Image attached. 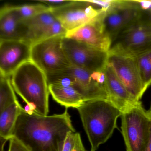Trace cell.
<instances>
[{"label": "cell", "instance_id": "obj_1", "mask_svg": "<svg viewBox=\"0 0 151 151\" xmlns=\"http://www.w3.org/2000/svg\"><path fill=\"white\" fill-rule=\"evenodd\" d=\"M76 132L67 109L62 114L42 116L22 110L12 134L29 151H62L67 134Z\"/></svg>", "mask_w": 151, "mask_h": 151}, {"label": "cell", "instance_id": "obj_2", "mask_svg": "<svg viewBox=\"0 0 151 151\" xmlns=\"http://www.w3.org/2000/svg\"><path fill=\"white\" fill-rule=\"evenodd\" d=\"M16 94L25 103L26 111L48 114L50 92L46 74L31 60L22 64L10 78Z\"/></svg>", "mask_w": 151, "mask_h": 151}, {"label": "cell", "instance_id": "obj_3", "mask_svg": "<svg viewBox=\"0 0 151 151\" xmlns=\"http://www.w3.org/2000/svg\"><path fill=\"white\" fill-rule=\"evenodd\" d=\"M76 109L90 143L91 151H96L112 136L117 128V120L122 113L104 99L86 101Z\"/></svg>", "mask_w": 151, "mask_h": 151}, {"label": "cell", "instance_id": "obj_4", "mask_svg": "<svg viewBox=\"0 0 151 151\" xmlns=\"http://www.w3.org/2000/svg\"><path fill=\"white\" fill-rule=\"evenodd\" d=\"M65 36H54L31 46V61L47 76L64 73L72 67L62 45Z\"/></svg>", "mask_w": 151, "mask_h": 151}, {"label": "cell", "instance_id": "obj_5", "mask_svg": "<svg viewBox=\"0 0 151 151\" xmlns=\"http://www.w3.org/2000/svg\"><path fill=\"white\" fill-rule=\"evenodd\" d=\"M121 129L127 151H144L150 137L151 113L142 103L122 113Z\"/></svg>", "mask_w": 151, "mask_h": 151}, {"label": "cell", "instance_id": "obj_6", "mask_svg": "<svg viewBox=\"0 0 151 151\" xmlns=\"http://www.w3.org/2000/svg\"><path fill=\"white\" fill-rule=\"evenodd\" d=\"M151 51V21L142 15L139 20L122 31L112 43L108 52L137 58Z\"/></svg>", "mask_w": 151, "mask_h": 151}, {"label": "cell", "instance_id": "obj_7", "mask_svg": "<svg viewBox=\"0 0 151 151\" xmlns=\"http://www.w3.org/2000/svg\"><path fill=\"white\" fill-rule=\"evenodd\" d=\"M142 13L139 1L113 0L102 19L104 29L112 43L122 31L139 20Z\"/></svg>", "mask_w": 151, "mask_h": 151}, {"label": "cell", "instance_id": "obj_8", "mask_svg": "<svg viewBox=\"0 0 151 151\" xmlns=\"http://www.w3.org/2000/svg\"><path fill=\"white\" fill-rule=\"evenodd\" d=\"M64 51L72 66L89 72H102L107 64L108 52L65 36L62 40Z\"/></svg>", "mask_w": 151, "mask_h": 151}, {"label": "cell", "instance_id": "obj_9", "mask_svg": "<svg viewBox=\"0 0 151 151\" xmlns=\"http://www.w3.org/2000/svg\"><path fill=\"white\" fill-rule=\"evenodd\" d=\"M107 64L128 91L137 101L140 102L145 91L136 58L117 52H108Z\"/></svg>", "mask_w": 151, "mask_h": 151}, {"label": "cell", "instance_id": "obj_10", "mask_svg": "<svg viewBox=\"0 0 151 151\" xmlns=\"http://www.w3.org/2000/svg\"><path fill=\"white\" fill-rule=\"evenodd\" d=\"M50 11L67 32L95 20L104 12L95 9L86 0H72L64 6L50 9Z\"/></svg>", "mask_w": 151, "mask_h": 151}, {"label": "cell", "instance_id": "obj_11", "mask_svg": "<svg viewBox=\"0 0 151 151\" xmlns=\"http://www.w3.org/2000/svg\"><path fill=\"white\" fill-rule=\"evenodd\" d=\"M72 76L84 101L97 99L107 100L104 72H92L72 66L67 71Z\"/></svg>", "mask_w": 151, "mask_h": 151}, {"label": "cell", "instance_id": "obj_12", "mask_svg": "<svg viewBox=\"0 0 151 151\" xmlns=\"http://www.w3.org/2000/svg\"><path fill=\"white\" fill-rule=\"evenodd\" d=\"M31 46L24 41L0 42V72L4 76L11 78L22 64L31 60Z\"/></svg>", "mask_w": 151, "mask_h": 151}, {"label": "cell", "instance_id": "obj_13", "mask_svg": "<svg viewBox=\"0 0 151 151\" xmlns=\"http://www.w3.org/2000/svg\"><path fill=\"white\" fill-rule=\"evenodd\" d=\"M47 78L50 94L62 106L66 109L70 107L76 109L85 102L76 86L73 78L67 72L48 76Z\"/></svg>", "mask_w": 151, "mask_h": 151}, {"label": "cell", "instance_id": "obj_14", "mask_svg": "<svg viewBox=\"0 0 151 151\" xmlns=\"http://www.w3.org/2000/svg\"><path fill=\"white\" fill-rule=\"evenodd\" d=\"M105 12L95 20L68 31L65 37L108 52L111 45L112 40L106 33L102 23V19Z\"/></svg>", "mask_w": 151, "mask_h": 151}, {"label": "cell", "instance_id": "obj_15", "mask_svg": "<svg viewBox=\"0 0 151 151\" xmlns=\"http://www.w3.org/2000/svg\"><path fill=\"white\" fill-rule=\"evenodd\" d=\"M104 72L107 101L114 105L122 113L127 111L141 102L137 101L128 91L108 64Z\"/></svg>", "mask_w": 151, "mask_h": 151}, {"label": "cell", "instance_id": "obj_16", "mask_svg": "<svg viewBox=\"0 0 151 151\" xmlns=\"http://www.w3.org/2000/svg\"><path fill=\"white\" fill-rule=\"evenodd\" d=\"M27 26L19 17L17 6L6 5L0 9V42H27Z\"/></svg>", "mask_w": 151, "mask_h": 151}, {"label": "cell", "instance_id": "obj_17", "mask_svg": "<svg viewBox=\"0 0 151 151\" xmlns=\"http://www.w3.org/2000/svg\"><path fill=\"white\" fill-rule=\"evenodd\" d=\"M56 20L50 10L24 21L28 32L27 42L31 45L37 42L45 28Z\"/></svg>", "mask_w": 151, "mask_h": 151}, {"label": "cell", "instance_id": "obj_18", "mask_svg": "<svg viewBox=\"0 0 151 151\" xmlns=\"http://www.w3.org/2000/svg\"><path fill=\"white\" fill-rule=\"evenodd\" d=\"M23 109L18 101L0 114V138L9 141L12 137L16 122Z\"/></svg>", "mask_w": 151, "mask_h": 151}, {"label": "cell", "instance_id": "obj_19", "mask_svg": "<svg viewBox=\"0 0 151 151\" xmlns=\"http://www.w3.org/2000/svg\"><path fill=\"white\" fill-rule=\"evenodd\" d=\"M18 101L12 85L10 78H0V114L10 105Z\"/></svg>", "mask_w": 151, "mask_h": 151}, {"label": "cell", "instance_id": "obj_20", "mask_svg": "<svg viewBox=\"0 0 151 151\" xmlns=\"http://www.w3.org/2000/svg\"><path fill=\"white\" fill-rule=\"evenodd\" d=\"M142 83L145 91L151 85V51L137 58Z\"/></svg>", "mask_w": 151, "mask_h": 151}, {"label": "cell", "instance_id": "obj_21", "mask_svg": "<svg viewBox=\"0 0 151 151\" xmlns=\"http://www.w3.org/2000/svg\"><path fill=\"white\" fill-rule=\"evenodd\" d=\"M16 6L19 17L23 21L50 10L47 5L41 3Z\"/></svg>", "mask_w": 151, "mask_h": 151}, {"label": "cell", "instance_id": "obj_22", "mask_svg": "<svg viewBox=\"0 0 151 151\" xmlns=\"http://www.w3.org/2000/svg\"><path fill=\"white\" fill-rule=\"evenodd\" d=\"M85 150L80 134L69 132L66 136L62 151H76Z\"/></svg>", "mask_w": 151, "mask_h": 151}, {"label": "cell", "instance_id": "obj_23", "mask_svg": "<svg viewBox=\"0 0 151 151\" xmlns=\"http://www.w3.org/2000/svg\"><path fill=\"white\" fill-rule=\"evenodd\" d=\"M87 2L95 9L106 12L111 5L113 0H86Z\"/></svg>", "mask_w": 151, "mask_h": 151}, {"label": "cell", "instance_id": "obj_24", "mask_svg": "<svg viewBox=\"0 0 151 151\" xmlns=\"http://www.w3.org/2000/svg\"><path fill=\"white\" fill-rule=\"evenodd\" d=\"M72 1L61 0V1H50V0H42L38 1L41 3L47 5L50 9H56L68 4Z\"/></svg>", "mask_w": 151, "mask_h": 151}, {"label": "cell", "instance_id": "obj_25", "mask_svg": "<svg viewBox=\"0 0 151 151\" xmlns=\"http://www.w3.org/2000/svg\"><path fill=\"white\" fill-rule=\"evenodd\" d=\"M9 141V149L8 151H29L15 137H12Z\"/></svg>", "mask_w": 151, "mask_h": 151}, {"label": "cell", "instance_id": "obj_26", "mask_svg": "<svg viewBox=\"0 0 151 151\" xmlns=\"http://www.w3.org/2000/svg\"><path fill=\"white\" fill-rule=\"evenodd\" d=\"M8 141V140L0 138V151H5V144Z\"/></svg>", "mask_w": 151, "mask_h": 151}, {"label": "cell", "instance_id": "obj_27", "mask_svg": "<svg viewBox=\"0 0 151 151\" xmlns=\"http://www.w3.org/2000/svg\"><path fill=\"white\" fill-rule=\"evenodd\" d=\"M144 151H151V121L150 125V137L147 146Z\"/></svg>", "mask_w": 151, "mask_h": 151}, {"label": "cell", "instance_id": "obj_28", "mask_svg": "<svg viewBox=\"0 0 151 151\" xmlns=\"http://www.w3.org/2000/svg\"><path fill=\"white\" fill-rule=\"evenodd\" d=\"M3 76V75L1 73V72H0V78H1V77H2V76Z\"/></svg>", "mask_w": 151, "mask_h": 151}, {"label": "cell", "instance_id": "obj_29", "mask_svg": "<svg viewBox=\"0 0 151 151\" xmlns=\"http://www.w3.org/2000/svg\"><path fill=\"white\" fill-rule=\"evenodd\" d=\"M76 151H86L85 150H77Z\"/></svg>", "mask_w": 151, "mask_h": 151}, {"label": "cell", "instance_id": "obj_30", "mask_svg": "<svg viewBox=\"0 0 151 151\" xmlns=\"http://www.w3.org/2000/svg\"><path fill=\"white\" fill-rule=\"evenodd\" d=\"M149 111H150V112L151 113V106H150V110H149Z\"/></svg>", "mask_w": 151, "mask_h": 151}]
</instances>
